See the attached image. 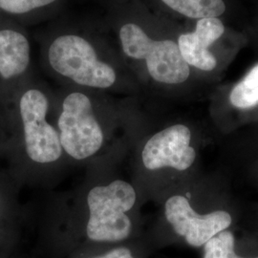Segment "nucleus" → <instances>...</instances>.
<instances>
[{"label": "nucleus", "mask_w": 258, "mask_h": 258, "mask_svg": "<svg viewBox=\"0 0 258 258\" xmlns=\"http://www.w3.org/2000/svg\"><path fill=\"white\" fill-rule=\"evenodd\" d=\"M137 191L127 181L113 179L95 184L85 195L86 216L75 228L51 239L57 254L72 255L81 249L128 242L134 233L130 215Z\"/></svg>", "instance_id": "f257e3e1"}, {"label": "nucleus", "mask_w": 258, "mask_h": 258, "mask_svg": "<svg viewBox=\"0 0 258 258\" xmlns=\"http://www.w3.org/2000/svg\"><path fill=\"white\" fill-rule=\"evenodd\" d=\"M56 128L64 155L77 162L89 161L100 154L107 140L91 99L83 92L65 97Z\"/></svg>", "instance_id": "f03ea898"}, {"label": "nucleus", "mask_w": 258, "mask_h": 258, "mask_svg": "<svg viewBox=\"0 0 258 258\" xmlns=\"http://www.w3.org/2000/svg\"><path fill=\"white\" fill-rule=\"evenodd\" d=\"M48 58L57 74L82 86L107 89L117 81L114 68L98 57L88 40L77 35L56 37L49 47Z\"/></svg>", "instance_id": "7ed1b4c3"}, {"label": "nucleus", "mask_w": 258, "mask_h": 258, "mask_svg": "<svg viewBox=\"0 0 258 258\" xmlns=\"http://www.w3.org/2000/svg\"><path fill=\"white\" fill-rule=\"evenodd\" d=\"M124 54L146 60L150 77L157 83L179 84L188 79L189 65L184 61L178 43L172 40H153L135 23H126L120 30Z\"/></svg>", "instance_id": "20e7f679"}, {"label": "nucleus", "mask_w": 258, "mask_h": 258, "mask_svg": "<svg viewBox=\"0 0 258 258\" xmlns=\"http://www.w3.org/2000/svg\"><path fill=\"white\" fill-rule=\"evenodd\" d=\"M49 101L38 89H29L19 102L23 126L25 153L29 160L39 166H50L58 162L64 152L57 128L47 120Z\"/></svg>", "instance_id": "39448f33"}, {"label": "nucleus", "mask_w": 258, "mask_h": 258, "mask_svg": "<svg viewBox=\"0 0 258 258\" xmlns=\"http://www.w3.org/2000/svg\"><path fill=\"white\" fill-rule=\"evenodd\" d=\"M164 213L176 234L194 248L202 247L216 234L228 230L232 222L231 214L226 211L198 214L188 199L181 194L171 195L166 199Z\"/></svg>", "instance_id": "423d86ee"}, {"label": "nucleus", "mask_w": 258, "mask_h": 258, "mask_svg": "<svg viewBox=\"0 0 258 258\" xmlns=\"http://www.w3.org/2000/svg\"><path fill=\"white\" fill-rule=\"evenodd\" d=\"M191 131L186 125L176 123L153 134L141 152L142 164L149 171L171 168L185 171L196 160L191 146Z\"/></svg>", "instance_id": "0eeeda50"}, {"label": "nucleus", "mask_w": 258, "mask_h": 258, "mask_svg": "<svg viewBox=\"0 0 258 258\" xmlns=\"http://www.w3.org/2000/svg\"><path fill=\"white\" fill-rule=\"evenodd\" d=\"M225 27L220 19L209 18L198 20L194 33L181 35L178 46L184 61L203 71H212L217 64L209 47L224 34Z\"/></svg>", "instance_id": "6e6552de"}, {"label": "nucleus", "mask_w": 258, "mask_h": 258, "mask_svg": "<svg viewBox=\"0 0 258 258\" xmlns=\"http://www.w3.org/2000/svg\"><path fill=\"white\" fill-rule=\"evenodd\" d=\"M30 63L27 37L15 30L0 31V77L10 80L23 74Z\"/></svg>", "instance_id": "1a4fd4ad"}, {"label": "nucleus", "mask_w": 258, "mask_h": 258, "mask_svg": "<svg viewBox=\"0 0 258 258\" xmlns=\"http://www.w3.org/2000/svg\"><path fill=\"white\" fill-rule=\"evenodd\" d=\"M170 9L190 19H209L221 16L226 10L223 0H162Z\"/></svg>", "instance_id": "9d476101"}, {"label": "nucleus", "mask_w": 258, "mask_h": 258, "mask_svg": "<svg viewBox=\"0 0 258 258\" xmlns=\"http://www.w3.org/2000/svg\"><path fill=\"white\" fill-rule=\"evenodd\" d=\"M230 101L238 109H249L258 105V64L233 87Z\"/></svg>", "instance_id": "9b49d317"}, {"label": "nucleus", "mask_w": 258, "mask_h": 258, "mask_svg": "<svg viewBox=\"0 0 258 258\" xmlns=\"http://www.w3.org/2000/svg\"><path fill=\"white\" fill-rule=\"evenodd\" d=\"M69 258H138L128 242L81 249Z\"/></svg>", "instance_id": "f8f14e48"}, {"label": "nucleus", "mask_w": 258, "mask_h": 258, "mask_svg": "<svg viewBox=\"0 0 258 258\" xmlns=\"http://www.w3.org/2000/svg\"><path fill=\"white\" fill-rule=\"evenodd\" d=\"M204 246V258H246L238 256L235 253L234 236L231 231H221Z\"/></svg>", "instance_id": "ddd939ff"}, {"label": "nucleus", "mask_w": 258, "mask_h": 258, "mask_svg": "<svg viewBox=\"0 0 258 258\" xmlns=\"http://www.w3.org/2000/svg\"><path fill=\"white\" fill-rule=\"evenodd\" d=\"M55 1L56 0H0V9L10 14L21 15L45 7Z\"/></svg>", "instance_id": "4468645a"}]
</instances>
